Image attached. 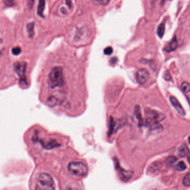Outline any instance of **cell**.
<instances>
[{
    "label": "cell",
    "instance_id": "ac0fdd59",
    "mask_svg": "<svg viewBox=\"0 0 190 190\" xmlns=\"http://www.w3.org/2000/svg\"><path fill=\"white\" fill-rule=\"evenodd\" d=\"M186 168V166L183 161L179 162L176 165V170L178 171H184Z\"/></svg>",
    "mask_w": 190,
    "mask_h": 190
},
{
    "label": "cell",
    "instance_id": "603a6c76",
    "mask_svg": "<svg viewBox=\"0 0 190 190\" xmlns=\"http://www.w3.org/2000/svg\"><path fill=\"white\" fill-rule=\"evenodd\" d=\"M35 0H27V6L29 9H31L33 6Z\"/></svg>",
    "mask_w": 190,
    "mask_h": 190
},
{
    "label": "cell",
    "instance_id": "83f0119b",
    "mask_svg": "<svg viewBox=\"0 0 190 190\" xmlns=\"http://www.w3.org/2000/svg\"><path fill=\"white\" fill-rule=\"evenodd\" d=\"M188 161H189V162L190 164V156L188 157Z\"/></svg>",
    "mask_w": 190,
    "mask_h": 190
},
{
    "label": "cell",
    "instance_id": "f546056e",
    "mask_svg": "<svg viewBox=\"0 0 190 190\" xmlns=\"http://www.w3.org/2000/svg\"><path fill=\"white\" fill-rule=\"evenodd\" d=\"M1 42H2V40H1L0 39V44H1Z\"/></svg>",
    "mask_w": 190,
    "mask_h": 190
},
{
    "label": "cell",
    "instance_id": "ffe728a7",
    "mask_svg": "<svg viewBox=\"0 0 190 190\" xmlns=\"http://www.w3.org/2000/svg\"><path fill=\"white\" fill-rule=\"evenodd\" d=\"M21 53V49L19 46L13 47L12 49V53L14 55H19Z\"/></svg>",
    "mask_w": 190,
    "mask_h": 190
},
{
    "label": "cell",
    "instance_id": "52a82bcc",
    "mask_svg": "<svg viewBox=\"0 0 190 190\" xmlns=\"http://www.w3.org/2000/svg\"><path fill=\"white\" fill-rule=\"evenodd\" d=\"M171 103L172 105L173 106V107L176 109V111L181 116H184L185 115V111H184V108L180 103V102L178 101L177 99L174 97H171L170 98Z\"/></svg>",
    "mask_w": 190,
    "mask_h": 190
},
{
    "label": "cell",
    "instance_id": "8992f818",
    "mask_svg": "<svg viewBox=\"0 0 190 190\" xmlns=\"http://www.w3.org/2000/svg\"><path fill=\"white\" fill-rule=\"evenodd\" d=\"M26 64L24 62H18L15 65V70L16 72L22 79L26 72Z\"/></svg>",
    "mask_w": 190,
    "mask_h": 190
},
{
    "label": "cell",
    "instance_id": "d6986e66",
    "mask_svg": "<svg viewBox=\"0 0 190 190\" xmlns=\"http://www.w3.org/2000/svg\"><path fill=\"white\" fill-rule=\"evenodd\" d=\"M57 100L54 97H51L48 99L47 103L50 106H56L57 104Z\"/></svg>",
    "mask_w": 190,
    "mask_h": 190
},
{
    "label": "cell",
    "instance_id": "5bb4252c",
    "mask_svg": "<svg viewBox=\"0 0 190 190\" xmlns=\"http://www.w3.org/2000/svg\"><path fill=\"white\" fill-rule=\"evenodd\" d=\"M164 29H165V26H164V23H161L158 26L157 33H158V36L160 38H161L164 36Z\"/></svg>",
    "mask_w": 190,
    "mask_h": 190
},
{
    "label": "cell",
    "instance_id": "e0dca14e",
    "mask_svg": "<svg viewBox=\"0 0 190 190\" xmlns=\"http://www.w3.org/2000/svg\"><path fill=\"white\" fill-rule=\"evenodd\" d=\"M183 184L184 186L190 187V172L184 176L183 179Z\"/></svg>",
    "mask_w": 190,
    "mask_h": 190
},
{
    "label": "cell",
    "instance_id": "8fae6325",
    "mask_svg": "<svg viewBox=\"0 0 190 190\" xmlns=\"http://www.w3.org/2000/svg\"><path fill=\"white\" fill-rule=\"evenodd\" d=\"M45 0H39V5L37 7V14L41 17H44V11L45 8Z\"/></svg>",
    "mask_w": 190,
    "mask_h": 190
},
{
    "label": "cell",
    "instance_id": "7a4b0ae2",
    "mask_svg": "<svg viewBox=\"0 0 190 190\" xmlns=\"http://www.w3.org/2000/svg\"><path fill=\"white\" fill-rule=\"evenodd\" d=\"M36 189L42 190H55V184L53 177L48 173H41L37 180Z\"/></svg>",
    "mask_w": 190,
    "mask_h": 190
},
{
    "label": "cell",
    "instance_id": "7c38bea8",
    "mask_svg": "<svg viewBox=\"0 0 190 190\" xmlns=\"http://www.w3.org/2000/svg\"><path fill=\"white\" fill-rule=\"evenodd\" d=\"M42 144L45 148L47 149H52L59 145V144H58L55 141H50L47 142H42Z\"/></svg>",
    "mask_w": 190,
    "mask_h": 190
},
{
    "label": "cell",
    "instance_id": "277c9868",
    "mask_svg": "<svg viewBox=\"0 0 190 190\" xmlns=\"http://www.w3.org/2000/svg\"><path fill=\"white\" fill-rule=\"evenodd\" d=\"M146 115L147 118V122L150 125H156L164 119L163 114L150 109H146Z\"/></svg>",
    "mask_w": 190,
    "mask_h": 190
},
{
    "label": "cell",
    "instance_id": "4fadbf2b",
    "mask_svg": "<svg viewBox=\"0 0 190 190\" xmlns=\"http://www.w3.org/2000/svg\"><path fill=\"white\" fill-rule=\"evenodd\" d=\"M34 28H35V23L33 22H30L27 25V30L28 31L30 38H32L35 35Z\"/></svg>",
    "mask_w": 190,
    "mask_h": 190
},
{
    "label": "cell",
    "instance_id": "30bf717a",
    "mask_svg": "<svg viewBox=\"0 0 190 190\" xmlns=\"http://www.w3.org/2000/svg\"><path fill=\"white\" fill-rule=\"evenodd\" d=\"M190 153L189 148L185 144H182L180 146L178 151V155L180 157H184L187 156Z\"/></svg>",
    "mask_w": 190,
    "mask_h": 190
},
{
    "label": "cell",
    "instance_id": "4316f807",
    "mask_svg": "<svg viewBox=\"0 0 190 190\" xmlns=\"http://www.w3.org/2000/svg\"><path fill=\"white\" fill-rule=\"evenodd\" d=\"M117 61V59L116 58H112L111 60V63H113L115 64L116 62Z\"/></svg>",
    "mask_w": 190,
    "mask_h": 190
},
{
    "label": "cell",
    "instance_id": "d4e9b609",
    "mask_svg": "<svg viewBox=\"0 0 190 190\" xmlns=\"http://www.w3.org/2000/svg\"><path fill=\"white\" fill-rule=\"evenodd\" d=\"M5 3L8 6H12L14 5L13 0H5Z\"/></svg>",
    "mask_w": 190,
    "mask_h": 190
},
{
    "label": "cell",
    "instance_id": "2e32d148",
    "mask_svg": "<svg viewBox=\"0 0 190 190\" xmlns=\"http://www.w3.org/2000/svg\"><path fill=\"white\" fill-rule=\"evenodd\" d=\"M181 89L185 93H189L190 92V84L189 83L184 82L181 84Z\"/></svg>",
    "mask_w": 190,
    "mask_h": 190
},
{
    "label": "cell",
    "instance_id": "6da1fadb",
    "mask_svg": "<svg viewBox=\"0 0 190 190\" xmlns=\"http://www.w3.org/2000/svg\"><path fill=\"white\" fill-rule=\"evenodd\" d=\"M48 84L51 88L61 87L64 84V75L62 68L60 66L54 67L50 72Z\"/></svg>",
    "mask_w": 190,
    "mask_h": 190
},
{
    "label": "cell",
    "instance_id": "5b68a950",
    "mask_svg": "<svg viewBox=\"0 0 190 190\" xmlns=\"http://www.w3.org/2000/svg\"><path fill=\"white\" fill-rule=\"evenodd\" d=\"M149 78V72L145 69H141L136 74V79L139 84L142 85L147 82Z\"/></svg>",
    "mask_w": 190,
    "mask_h": 190
},
{
    "label": "cell",
    "instance_id": "484cf974",
    "mask_svg": "<svg viewBox=\"0 0 190 190\" xmlns=\"http://www.w3.org/2000/svg\"><path fill=\"white\" fill-rule=\"evenodd\" d=\"M66 3L70 8H71L72 6V0H66Z\"/></svg>",
    "mask_w": 190,
    "mask_h": 190
},
{
    "label": "cell",
    "instance_id": "cb8c5ba5",
    "mask_svg": "<svg viewBox=\"0 0 190 190\" xmlns=\"http://www.w3.org/2000/svg\"><path fill=\"white\" fill-rule=\"evenodd\" d=\"M164 79H166V80H170L171 79V75L169 71H166L165 74H164Z\"/></svg>",
    "mask_w": 190,
    "mask_h": 190
},
{
    "label": "cell",
    "instance_id": "3957f363",
    "mask_svg": "<svg viewBox=\"0 0 190 190\" xmlns=\"http://www.w3.org/2000/svg\"><path fill=\"white\" fill-rule=\"evenodd\" d=\"M67 169L73 175L79 177L87 176L88 169L85 164L82 162H72L68 164Z\"/></svg>",
    "mask_w": 190,
    "mask_h": 190
},
{
    "label": "cell",
    "instance_id": "9c48e42d",
    "mask_svg": "<svg viewBox=\"0 0 190 190\" xmlns=\"http://www.w3.org/2000/svg\"><path fill=\"white\" fill-rule=\"evenodd\" d=\"M118 172L120 175V176L121 177V179L124 181H128L131 178L132 176V172L130 171L124 170L122 168H118Z\"/></svg>",
    "mask_w": 190,
    "mask_h": 190
},
{
    "label": "cell",
    "instance_id": "f1b7e54d",
    "mask_svg": "<svg viewBox=\"0 0 190 190\" xmlns=\"http://www.w3.org/2000/svg\"><path fill=\"white\" fill-rule=\"evenodd\" d=\"M189 143L190 144V136L189 137Z\"/></svg>",
    "mask_w": 190,
    "mask_h": 190
},
{
    "label": "cell",
    "instance_id": "9a60e30c",
    "mask_svg": "<svg viewBox=\"0 0 190 190\" xmlns=\"http://www.w3.org/2000/svg\"><path fill=\"white\" fill-rule=\"evenodd\" d=\"M177 161V158L174 156H170L167 158L166 161V164L169 166H172Z\"/></svg>",
    "mask_w": 190,
    "mask_h": 190
},
{
    "label": "cell",
    "instance_id": "7402d4cb",
    "mask_svg": "<svg viewBox=\"0 0 190 190\" xmlns=\"http://www.w3.org/2000/svg\"><path fill=\"white\" fill-rule=\"evenodd\" d=\"M104 53L106 55H110L113 53V49L110 46L107 47L105 48V50L104 51Z\"/></svg>",
    "mask_w": 190,
    "mask_h": 190
},
{
    "label": "cell",
    "instance_id": "44dd1931",
    "mask_svg": "<svg viewBox=\"0 0 190 190\" xmlns=\"http://www.w3.org/2000/svg\"><path fill=\"white\" fill-rule=\"evenodd\" d=\"M95 1L101 5L106 6L109 3L111 0H95Z\"/></svg>",
    "mask_w": 190,
    "mask_h": 190
},
{
    "label": "cell",
    "instance_id": "ba28073f",
    "mask_svg": "<svg viewBox=\"0 0 190 190\" xmlns=\"http://www.w3.org/2000/svg\"><path fill=\"white\" fill-rule=\"evenodd\" d=\"M178 46V42L176 37H174L173 39L171 41L170 43L165 47V50L167 52H171L177 49Z\"/></svg>",
    "mask_w": 190,
    "mask_h": 190
}]
</instances>
